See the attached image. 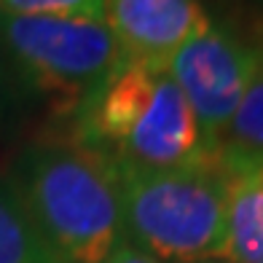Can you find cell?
<instances>
[{
  "mask_svg": "<svg viewBox=\"0 0 263 263\" xmlns=\"http://www.w3.org/2000/svg\"><path fill=\"white\" fill-rule=\"evenodd\" d=\"M223 156H263V46L258 49L255 76L250 81L242 102L220 137Z\"/></svg>",
  "mask_w": 263,
  "mask_h": 263,
  "instance_id": "cell-9",
  "label": "cell"
},
{
  "mask_svg": "<svg viewBox=\"0 0 263 263\" xmlns=\"http://www.w3.org/2000/svg\"><path fill=\"white\" fill-rule=\"evenodd\" d=\"M0 46L27 97L70 124L126 59L110 27L89 19L0 11Z\"/></svg>",
  "mask_w": 263,
  "mask_h": 263,
  "instance_id": "cell-4",
  "label": "cell"
},
{
  "mask_svg": "<svg viewBox=\"0 0 263 263\" xmlns=\"http://www.w3.org/2000/svg\"><path fill=\"white\" fill-rule=\"evenodd\" d=\"M166 73L188 100L204 137L220 151V137L255 76L258 49L231 27L210 25L166 59Z\"/></svg>",
  "mask_w": 263,
  "mask_h": 263,
  "instance_id": "cell-5",
  "label": "cell"
},
{
  "mask_svg": "<svg viewBox=\"0 0 263 263\" xmlns=\"http://www.w3.org/2000/svg\"><path fill=\"white\" fill-rule=\"evenodd\" d=\"M201 263H229V260H201Z\"/></svg>",
  "mask_w": 263,
  "mask_h": 263,
  "instance_id": "cell-13",
  "label": "cell"
},
{
  "mask_svg": "<svg viewBox=\"0 0 263 263\" xmlns=\"http://www.w3.org/2000/svg\"><path fill=\"white\" fill-rule=\"evenodd\" d=\"M6 177L62 263H105L126 242L118 164L105 153L70 137L32 142Z\"/></svg>",
  "mask_w": 263,
  "mask_h": 263,
  "instance_id": "cell-1",
  "label": "cell"
},
{
  "mask_svg": "<svg viewBox=\"0 0 263 263\" xmlns=\"http://www.w3.org/2000/svg\"><path fill=\"white\" fill-rule=\"evenodd\" d=\"M126 242L164 263L223 258L229 164L220 151L177 166L118 164Z\"/></svg>",
  "mask_w": 263,
  "mask_h": 263,
  "instance_id": "cell-3",
  "label": "cell"
},
{
  "mask_svg": "<svg viewBox=\"0 0 263 263\" xmlns=\"http://www.w3.org/2000/svg\"><path fill=\"white\" fill-rule=\"evenodd\" d=\"M105 25L129 59L166 62L212 19L201 0H107Z\"/></svg>",
  "mask_w": 263,
  "mask_h": 263,
  "instance_id": "cell-6",
  "label": "cell"
},
{
  "mask_svg": "<svg viewBox=\"0 0 263 263\" xmlns=\"http://www.w3.org/2000/svg\"><path fill=\"white\" fill-rule=\"evenodd\" d=\"M70 140L116 164L177 166L218 151L164 62L124 59L73 118Z\"/></svg>",
  "mask_w": 263,
  "mask_h": 263,
  "instance_id": "cell-2",
  "label": "cell"
},
{
  "mask_svg": "<svg viewBox=\"0 0 263 263\" xmlns=\"http://www.w3.org/2000/svg\"><path fill=\"white\" fill-rule=\"evenodd\" d=\"M229 164V229L223 258L263 263V156H223Z\"/></svg>",
  "mask_w": 263,
  "mask_h": 263,
  "instance_id": "cell-7",
  "label": "cell"
},
{
  "mask_svg": "<svg viewBox=\"0 0 263 263\" xmlns=\"http://www.w3.org/2000/svg\"><path fill=\"white\" fill-rule=\"evenodd\" d=\"M0 263H62L6 175H0Z\"/></svg>",
  "mask_w": 263,
  "mask_h": 263,
  "instance_id": "cell-8",
  "label": "cell"
},
{
  "mask_svg": "<svg viewBox=\"0 0 263 263\" xmlns=\"http://www.w3.org/2000/svg\"><path fill=\"white\" fill-rule=\"evenodd\" d=\"M0 11L22 16H57L105 22L107 0H0Z\"/></svg>",
  "mask_w": 263,
  "mask_h": 263,
  "instance_id": "cell-10",
  "label": "cell"
},
{
  "mask_svg": "<svg viewBox=\"0 0 263 263\" xmlns=\"http://www.w3.org/2000/svg\"><path fill=\"white\" fill-rule=\"evenodd\" d=\"M25 100H27V94L22 89V83L8 62L3 46H0V129L8 126L11 118L25 107Z\"/></svg>",
  "mask_w": 263,
  "mask_h": 263,
  "instance_id": "cell-11",
  "label": "cell"
},
{
  "mask_svg": "<svg viewBox=\"0 0 263 263\" xmlns=\"http://www.w3.org/2000/svg\"><path fill=\"white\" fill-rule=\"evenodd\" d=\"M105 263H164V260L153 258V255H148V253H142L140 247L124 242V245H118V247L113 250L110 258H107Z\"/></svg>",
  "mask_w": 263,
  "mask_h": 263,
  "instance_id": "cell-12",
  "label": "cell"
}]
</instances>
